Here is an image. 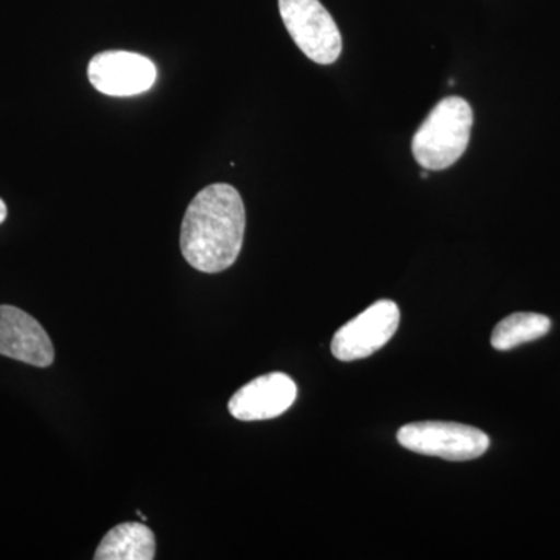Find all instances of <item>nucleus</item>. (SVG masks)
<instances>
[{
  "instance_id": "obj_1",
  "label": "nucleus",
  "mask_w": 560,
  "mask_h": 560,
  "mask_svg": "<svg viewBox=\"0 0 560 560\" xmlns=\"http://www.w3.org/2000/svg\"><path fill=\"white\" fill-rule=\"evenodd\" d=\"M246 212L238 190L212 184L191 200L180 226V250L191 268L215 275L238 259Z\"/></svg>"
},
{
  "instance_id": "obj_2",
  "label": "nucleus",
  "mask_w": 560,
  "mask_h": 560,
  "mask_svg": "<svg viewBox=\"0 0 560 560\" xmlns=\"http://www.w3.org/2000/svg\"><path fill=\"white\" fill-rule=\"evenodd\" d=\"M474 110L460 97L438 103L412 138V154L427 171H445L469 147Z\"/></svg>"
},
{
  "instance_id": "obj_3",
  "label": "nucleus",
  "mask_w": 560,
  "mask_h": 560,
  "mask_svg": "<svg viewBox=\"0 0 560 560\" xmlns=\"http://www.w3.org/2000/svg\"><path fill=\"white\" fill-rule=\"evenodd\" d=\"M280 18L294 44L316 65L340 58V28L319 0H279Z\"/></svg>"
},
{
  "instance_id": "obj_4",
  "label": "nucleus",
  "mask_w": 560,
  "mask_h": 560,
  "mask_svg": "<svg viewBox=\"0 0 560 560\" xmlns=\"http://www.w3.org/2000/svg\"><path fill=\"white\" fill-rule=\"evenodd\" d=\"M401 447L447 460H471L488 452L490 440L485 431L455 422H416L397 433Z\"/></svg>"
},
{
  "instance_id": "obj_5",
  "label": "nucleus",
  "mask_w": 560,
  "mask_h": 560,
  "mask_svg": "<svg viewBox=\"0 0 560 560\" xmlns=\"http://www.w3.org/2000/svg\"><path fill=\"white\" fill-rule=\"evenodd\" d=\"M399 324V305L388 300L377 301L335 334L331 353L340 361L368 359L386 346Z\"/></svg>"
},
{
  "instance_id": "obj_6",
  "label": "nucleus",
  "mask_w": 560,
  "mask_h": 560,
  "mask_svg": "<svg viewBox=\"0 0 560 560\" xmlns=\"http://www.w3.org/2000/svg\"><path fill=\"white\" fill-rule=\"evenodd\" d=\"M92 86L110 97H132L153 88L156 66L135 51L108 50L95 55L88 66Z\"/></svg>"
},
{
  "instance_id": "obj_7",
  "label": "nucleus",
  "mask_w": 560,
  "mask_h": 560,
  "mask_svg": "<svg viewBox=\"0 0 560 560\" xmlns=\"http://www.w3.org/2000/svg\"><path fill=\"white\" fill-rule=\"evenodd\" d=\"M0 355L36 368H49L55 350L38 320L13 305H0Z\"/></svg>"
},
{
  "instance_id": "obj_8",
  "label": "nucleus",
  "mask_w": 560,
  "mask_h": 560,
  "mask_svg": "<svg viewBox=\"0 0 560 560\" xmlns=\"http://www.w3.org/2000/svg\"><path fill=\"white\" fill-rule=\"evenodd\" d=\"M296 397V383L282 372H271L238 389L228 408L235 419L245 422L275 419L290 410Z\"/></svg>"
},
{
  "instance_id": "obj_9",
  "label": "nucleus",
  "mask_w": 560,
  "mask_h": 560,
  "mask_svg": "<svg viewBox=\"0 0 560 560\" xmlns=\"http://www.w3.org/2000/svg\"><path fill=\"white\" fill-rule=\"evenodd\" d=\"M156 552L153 530L143 523H121L109 529L95 551V560H151Z\"/></svg>"
},
{
  "instance_id": "obj_10",
  "label": "nucleus",
  "mask_w": 560,
  "mask_h": 560,
  "mask_svg": "<svg viewBox=\"0 0 560 560\" xmlns=\"http://www.w3.org/2000/svg\"><path fill=\"white\" fill-rule=\"evenodd\" d=\"M551 329V320L539 313H514L497 324L490 342L493 349L511 350L525 342L545 337Z\"/></svg>"
},
{
  "instance_id": "obj_11",
  "label": "nucleus",
  "mask_w": 560,
  "mask_h": 560,
  "mask_svg": "<svg viewBox=\"0 0 560 560\" xmlns=\"http://www.w3.org/2000/svg\"><path fill=\"white\" fill-rule=\"evenodd\" d=\"M7 213H9V209H7L5 202H3L2 198H0V224L5 221Z\"/></svg>"
}]
</instances>
